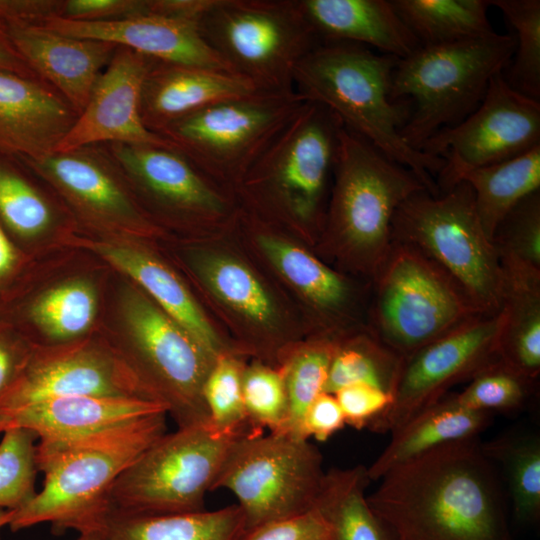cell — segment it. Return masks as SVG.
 <instances>
[{
  "instance_id": "cell-13",
  "label": "cell",
  "mask_w": 540,
  "mask_h": 540,
  "mask_svg": "<svg viewBox=\"0 0 540 540\" xmlns=\"http://www.w3.org/2000/svg\"><path fill=\"white\" fill-rule=\"evenodd\" d=\"M122 310L133 352L123 363L143 396L178 428L209 424L202 390L217 357L141 292L126 291Z\"/></svg>"
},
{
  "instance_id": "cell-52",
  "label": "cell",
  "mask_w": 540,
  "mask_h": 540,
  "mask_svg": "<svg viewBox=\"0 0 540 540\" xmlns=\"http://www.w3.org/2000/svg\"><path fill=\"white\" fill-rule=\"evenodd\" d=\"M214 0H147L148 14L199 23Z\"/></svg>"
},
{
  "instance_id": "cell-7",
  "label": "cell",
  "mask_w": 540,
  "mask_h": 540,
  "mask_svg": "<svg viewBox=\"0 0 540 540\" xmlns=\"http://www.w3.org/2000/svg\"><path fill=\"white\" fill-rule=\"evenodd\" d=\"M370 283L367 329L401 358L485 314L445 270L405 243L392 242Z\"/></svg>"
},
{
  "instance_id": "cell-20",
  "label": "cell",
  "mask_w": 540,
  "mask_h": 540,
  "mask_svg": "<svg viewBox=\"0 0 540 540\" xmlns=\"http://www.w3.org/2000/svg\"><path fill=\"white\" fill-rule=\"evenodd\" d=\"M210 295L246 324L248 348L261 360L276 362L292 344L279 327L278 304L259 275L237 255L219 248L196 251L190 259Z\"/></svg>"
},
{
  "instance_id": "cell-27",
  "label": "cell",
  "mask_w": 540,
  "mask_h": 540,
  "mask_svg": "<svg viewBox=\"0 0 540 540\" xmlns=\"http://www.w3.org/2000/svg\"><path fill=\"white\" fill-rule=\"evenodd\" d=\"M298 3L320 42L371 46L398 59L421 46L391 0H298Z\"/></svg>"
},
{
  "instance_id": "cell-3",
  "label": "cell",
  "mask_w": 540,
  "mask_h": 540,
  "mask_svg": "<svg viewBox=\"0 0 540 540\" xmlns=\"http://www.w3.org/2000/svg\"><path fill=\"white\" fill-rule=\"evenodd\" d=\"M421 190L409 169L343 126L320 231L323 252L371 281L392 245L397 209Z\"/></svg>"
},
{
  "instance_id": "cell-53",
  "label": "cell",
  "mask_w": 540,
  "mask_h": 540,
  "mask_svg": "<svg viewBox=\"0 0 540 540\" xmlns=\"http://www.w3.org/2000/svg\"><path fill=\"white\" fill-rule=\"evenodd\" d=\"M22 260L20 250L0 222V291L14 280Z\"/></svg>"
},
{
  "instance_id": "cell-37",
  "label": "cell",
  "mask_w": 540,
  "mask_h": 540,
  "mask_svg": "<svg viewBox=\"0 0 540 540\" xmlns=\"http://www.w3.org/2000/svg\"><path fill=\"white\" fill-rule=\"evenodd\" d=\"M338 339L320 334L306 343L292 345L279 357L287 400L288 417L283 433L300 437L305 413L323 392Z\"/></svg>"
},
{
  "instance_id": "cell-17",
  "label": "cell",
  "mask_w": 540,
  "mask_h": 540,
  "mask_svg": "<svg viewBox=\"0 0 540 540\" xmlns=\"http://www.w3.org/2000/svg\"><path fill=\"white\" fill-rule=\"evenodd\" d=\"M18 159L53 185L89 222L132 230L151 227L105 144Z\"/></svg>"
},
{
  "instance_id": "cell-35",
  "label": "cell",
  "mask_w": 540,
  "mask_h": 540,
  "mask_svg": "<svg viewBox=\"0 0 540 540\" xmlns=\"http://www.w3.org/2000/svg\"><path fill=\"white\" fill-rule=\"evenodd\" d=\"M484 454L504 472L513 515L524 524L540 519V436L514 431L481 443Z\"/></svg>"
},
{
  "instance_id": "cell-12",
  "label": "cell",
  "mask_w": 540,
  "mask_h": 540,
  "mask_svg": "<svg viewBox=\"0 0 540 540\" xmlns=\"http://www.w3.org/2000/svg\"><path fill=\"white\" fill-rule=\"evenodd\" d=\"M306 102L294 89L258 91L185 115L156 134L231 188Z\"/></svg>"
},
{
  "instance_id": "cell-38",
  "label": "cell",
  "mask_w": 540,
  "mask_h": 540,
  "mask_svg": "<svg viewBox=\"0 0 540 540\" xmlns=\"http://www.w3.org/2000/svg\"><path fill=\"white\" fill-rule=\"evenodd\" d=\"M402 359L378 341L368 329L337 341L325 392L334 394L352 384H367L388 392L393 390Z\"/></svg>"
},
{
  "instance_id": "cell-19",
  "label": "cell",
  "mask_w": 540,
  "mask_h": 540,
  "mask_svg": "<svg viewBox=\"0 0 540 540\" xmlns=\"http://www.w3.org/2000/svg\"><path fill=\"white\" fill-rule=\"evenodd\" d=\"M153 61L118 46L83 111L55 151L110 143L172 146L150 131L140 114L142 86Z\"/></svg>"
},
{
  "instance_id": "cell-54",
  "label": "cell",
  "mask_w": 540,
  "mask_h": 540,
  "mask_svg": "<svg viewBox=\"0 0 540 540\" xmlns=\"http://www.w3.org/2000/svg\"><path fill=\"white\" fill-rule=\"evenodd\" d=\"M0 70L39 79L29 68L23 57L14 46L7 28L0 21ZM41 80V79H40Z\"/></svg>"
},
{
  "instance_id": "cell-25",
  "label": "cell",
  "mask_w": 540,
  "mask_h": 540,
  "mask_svg": "<svg viewBox=\"0 0 540 540\" xmlns=\"http://www.w3.org/2000/svg\"><path fill=\"white\" fill-rule=\"evenodd\" d=\"M258 91L235 73L153 61L143 82L140 114L157 133L169 123L210 105Z\"/></svg>"
},
{
  "instance_id": "cell-6",
  "label": "cell",
  "mask_w": 540,
  "mask_h": 540,
  "mask_svg": "<svg viewBox=\"0 0 540 540\" xmlns=\"http://www.w3.org/2000/svg\"><path fill=\"white\" fill-rule=\"evenodd\" d=\"M515 37L493 34L460 42L420 46L398 59L390 97L411 99L414 109L400 131L419 150L432 135L464 120L481 103L491 79L508 67Z\"/></svg>"
},
{
  "instance_id": "cell-21",
  "label": "cell",
  "mask_w": 540,
  "mask_h": 540,
  "mask_svg": "<svg viewBox=\"0 0 540 540\" xmlns=\"http://www.w3.org/2000/svg\"><path fill=\"white\" fill-rule=\"evenodd\" d=\"M250 216L259 229L255 239L263 254L310 306L321 334L339 339L366 329L355 325L360 295L346 276L286 237L264 230L260 219Z\"/></svg>"
},
{
  "instance_id": "cell-26",
  "label": "cell",
  "mask_w": 540,
  "mask_h": 540,
  "mask_svg": "<svg viewBox=\"0 0 540 540\" xmlns=\"http://www.w3.org/2000/svg\"><path fill=\"white\" fill-rule=\"evenodd\" d=\"M1 412L8 427L28 429L48 442L70 441L166 413L161 404L141 397L92 395L55 398Z\"/></svg>"
},
{
  "instance_id": "cell-47",
  "label": "cell",
  "mask_w": 540,
  "mask_h": 540,
  "mask_svg": "<svg viewBox=\"0 0 540 540\" xmlns=\"http://www.w3.org/2000/svg\"><path fill=\"white\" fill-rule=\"evenodd\" d=\"M342 410L345 424L357 430L368 425L392 403V395L367 384H352L333 394Z\"/></svg>"
},
{
  "instance_id": "cell-57",
  "label": "cell",
  "mask_w": 540,
  "mask_h": 540,
  "mask_svg": "<svg viewBox=\"0 0 540 540\" xmlns=\"http://www.w3.org/2000/svg\"><path fill=\"white\" fill-rule=\"evenodd\" d=\"M8 427V418L7 416L0 411V433H3Z\"/></svg>"
},
{
  "instance_id": "cell-24",
  "label": "cell",
  "mask_w": 540,
  "mask_h": 540,
  "mask_svg": "<svg viewBox=\"0 0 540 540\" xmlns=\"http://www.w3.org/2000/svg\"><path fill=\"white\" fill-rule=\"evenodd\" d=\"M5 26L33 73L63 96L79 115L118 46L68 36L44 26Z\"/></svg>"
},
{
  "instance_id": "cell-1",
  "label": "cell",
  "mask_w": 540,
  "mask_h": 540,
  "mask_svg": "<svg viewBox=\"0 0 540 540\" xmlns=\"http://www.w3.org/2000/svg\"><path fill=\"white\" fill-rule=\"evenodd\" d=\"M367 502L389 540H513L496 465L478 438L385 473Z\"/></svg>"
},
{
  "instance_id": "cell-9",
  "label": "cell",
  "mask_w": 540,
  "mask_h": 540,
  "mask_svg": "<svg viewBox=\"0 0 540 540\" xmlns=\"http://www.w3.org/2000/svg\"><path fill=\"white\" fill-rule=\"evenodd\" d=\"M198 25L229 69L263 91L294 89L297 63L320 43L298 0H214Z\"/></svg>"
},
{
  "instance_id": "cell-32",
  "label": "cell",
  "mask_w": 540,
  "mask_h": 540,
  "mask_svg": "<svg viewBox=\"0 0 540 540\" xmlns=\"http://www.w3.org/2000/svg\"><path fill=\"white\" fill-rule=\"evenodd\" d=\"M506 281L501 308L498 358L537 380L540 373V273L503 269Z\"/></svg>"
},
{
  "instance_id": "cell-41",
  "label": "cell",
  "mask_w": 540,
  "mask_h": 540,
  "mask_svg": "<svg viewBox=\"0 0 540 540\" xmlns=\"http://www.w3.org/2000/svg\"><path fill=\"white\" fill-rule=\"evenodd\" d=\"M245 366L236 353H223L215 359L205 379L202 395L209 424L217 431L232 434L258 432L250 427L243 402Z\"/></svg>"
},
{
  "instance_id": "cell-43",
  "label": "cell",
  "mask_w": 540,
  "mask_h": 540,
  "mask_svg": "<svg viewBox=\"0 0 540 540\" xmlns=\"http://www.w3.org/2000/svg\"><path fill=\"white\" fill-rule=\"evenodd\" d=\"M492 243L503 269L540 272V191L523 199L503 218Z\"/></svg>"
},
{
  "instance_id": "cell-48",
  "label": "cell",
  "mask_w": 540,
  "mask_h": 540,
  "mask_svg": "<svg viewBox=\"0 0 540 540\" xmlns=\"http://www.w3.org/2000/svg\"><path fill=\"white\" fill-rule=\"evenodd\" d=\"M148 14L147 0H63L61 18L78 22H111Z\"/></svg>"
},
{
  "instance_id": "cell-10",
  "label": "cell",
  "mask_w": 540,
  "mask_h": 540,
  "mask_svg": "<svg viewBox=\"0 0 540 540\" xmlns=\"http://www.w3.org/2000/svg\"><path fill=\"white\" fill-rule=\"evenodd\" d=\"M243 434L210 424L164 433L115 480L103 509L134 515L204 510L230 445Z\"/></svg>"
},
{
  "instance_id": "cell-5",
  "label": "cell",
  "mask_w": 540,
  "mask_h": 540,
  "mask_svg": "<svg viewBox=\"0 0 540 540\" xmlns=\"http://www.w3.org/2000/svg\"><path fill=\"white\" fill-rule=\"evenodd\" d=\"M343 126L331 110L306 101L234 187L249 213L320 233Z\"/></svg>"
},
{
  "instance_id": "cell-34",
  "label": "cell",
  "mask_w": 540,
  "mask_h": 540,
  "mask_svg": "<svg viewBox=\"0 0 540 540\" xmlns=\"http://www.w3.org/2000/svg\"><path fill=\"white\" fill-rule=\"evenodd\" d=\"M421 46L476 39L493 34L490 0H391Z\"/></svg>"
},
{
  "instance_id": "cell-33",
  "label": "cell",
  "mask_w": 540,
  "mask_h": 540,
  "mask_svg": "<svg viewBox=\"0 0 540 540\" xmlns=\"http://www.w3.org/2000/svg\"><path fill=\"white\" fill-rule=\"evenodd\" d=\"M370 482L363 465L325 471L313 508L326 521L330 540H389L367 502Z\"/></svg>"
},
{
  "instance_id": "cell-31",
  "label": "cell",
  "mask_w": 540,
  "mask_h": 540,
  "mask_svg": "<svg viewBox=\"0 0 540 540\" xmlns=\"http://www.w3.org/2000/svg\"><path fill=\"white\" fill-rule=\"evenodd\" d=\"M460 181L471 187L477 215L492 241L503 218L523 199L540 191V145L496 164L454 171L436 183L443 192Z\"/></svg>"
},
{
  "instance_id": "cell-8",
  "label": "cell",
  "mask_w": 540,
  "mask_h": 540,
  "mask_svg": "<svg viewBox=\"0 0 540 540\" xmlns=\"http://www.w3.org/2000/svg\"><path fill=\"white\" fill-rule=\"evenodd\" d=\"M392 240L417 248L438 264L483 313L501 310L505 275L465 181L437 195L421 190L407 198L395 213Z\"/></svg>"
},
{
  "instance_id": "cell-4",
  "label": "cell",
  "mask_w": 540,
  "mask_h": 540,
  "mask_svg": "<svg viewBox=\"0 0 540 540\" xmlns=\"http://www.w3.org/2000/svg\"><path fill=\"white\" fill-rule=\"evenodd\" d=\"M166 416L149 415L70 441L39 440L36 465L44 473L43 486L14 510L10 529L47 522L56 533L82 530L102 511L120 474L165 433Z\"/></svg>"
},
{
  "instance_id": "cell-14",
  "label": "cell",
  "mask_w": 540,
  "mask_h": 540,
  "mask_svg": "<svg viewBox=\"0 0 540 540\" xmlns=\"http://www.w3.org/2000/svg\"><path fill=\"white\" fill-rule=\"evenodd\" d=\"M501 310L481 314L402 359L393 399L368 429L390 435L498 358Z\"/></svg>"
},
{
  "instance_id": "cell-36",
  "label": "cell",
  "mask_w": 540,
  "mask_h": 540,
  "mask_svg": "<svg viewBox=\"0 0 540 540\" xmlns=\"http://www.w3.org/2000/svg\"><path fill=\"white\" fill-rule=\"evenodd\" d=\"M18 158L0 152V222L12 237L37 239L56 222V212L46 195L28 176Z\"/></svg>"
},
{
  "instance_id": "cell-28",
  "label": "cell",
  "mask_w": 540,
  "mask_h": 540,
  "mask_svg": "<svg viewBox=\"0 0 540 540\" xmlns=\"http://www.w3.org/2000/svg\"><path fill=\"white\" fill-rule=\"evenodd\" d=\"M86 246L133 279L146 296L182 326L206 351L233 352L212 326L182 280L151 254L120 243L89 241Z\"/></svg>"
},
{
  "instance_id": "cell-16",
  "label": "cell",
  "mask_w": 540,
  "mask_h": 540,
  "mask_svg": "<svg viewBox=\"0 0 540 540\" xmlns=\"http://www.w3.org/2000/svg\"><path fill=\"white\" fill-rule=\"evenodd\" d=\"M131 187L176 222L219 226L233 222L240 210L235 192L219 183L170 145L105 144Z\"/></svg>"
},
{
  "instance_id": "cell-56",
  "label": "cell",
  "mask_w": 540,
  "mask_h": 540,
  "mask_svg": "<svg viewBox=\"0 0 540 540\" xmlns=\"http://www.w3.org/2000/svg\"><path fill=\"white\" fill-rule=\"evenodd\" d=\"M79 534L80 536L77 540H98L96 535L91 531L82 532Z\"/></svg>"
},
{
  "instance_id": "cell-11",
  "label": "cell",
  "mask_w": 540,
  "mask_h": 540,
  "mask_svg": "<svg viewBox=\"0 0 540 540\" xmlns=\"http://www.w3.org/2000/svg\"><path fill=\"white\" fill-rule=\"evenodd\" d=\"M324 475L322 455L309 440L249 432L230 445L213 490L236 497L247 531L313 509Z\"/></svg>"
},
{
  "instance_id": "cell-40",
  "label": "cell",
  "mask_w": 540,
  "mask_h": 540,
  "mask_svg": "<svg viewBox=\"0 0 540 540\" xmlns=\"http://www.w3.org/2000/svg\"><path fill=\"white\" fill-rule=\"evenodd\" d=\"M513 27L515 51L507 82L517 91L540 100V1L490 0Z\"/></svg>"
},
{
  "instance_id": "cell-29",
  "label": "cell",
  "mask_w": 540,
  "mask_h": 540,
  "mask_svg": "<svg viewBox=\"0 0 540 540\" xmlns=\"http://www.w3.org/2000/svg\"><path fill=\"white\" fill-rule=\"evenodd\" d=\"M491 415L466 408L452 396L443 397L391 434V440L367 467L370 481L390 469L441 446L478 438L491 423Z\"/></svg>"
},
{
  "instance_id": "cell-46",
  "label": "cell",
  "mask_w": 540,
  "mask_h": 540,
  "mask_svg": "<svg viewBox=\"0 0 540 540\" xmlns=\"http://www.w3.org/2000/svg\"><path fill=\"white\" fill-rule=\"evenodd\" d=\"M236 540H330L329 527L315 509L243 531Z\"/></svg>"
},
{
  "instance_id": "cell-30",
  "label": "cell",
  "mask_w": 540,
  "mask_h": 540,
  "mask_svg": "<svg viewBox=\"0 0 540 540\" xmlns=\"http://www.w3.org/2000/svg\"><path fill=\"white\" fill-rule=\"evenodd\" d=\"M98 540H236L244 531L237 504L215 511L134 515L104 509L79 533Z\"/></svg>"
},
{
  "instance_id": "cell-18",
  "label": "cell",
  "mask_w": 540,
  "mask_h": 540,
  "mask_svg": "<svg viewBox=\"0 0 540 540\" xmlns=\"http://www.w3.org/2000/svg\"><path fill=\"white\" fill-rule=\"evenodd\" d=\"M86 395L145 398L116 353L103 347L77 344L33 350L22 374L0 400V411Z\"/></svg>"
},
{
  "instance_id": "cell-2",
  "label": "cell",
  "mask_w": 540,
  "mask_h": 540,
  "mask_svg": "<svg viewBox=\"0 0 540 540\" xmlns=\"http://www.w3.org/2000/svg\"><path fill=\"white\" fill-rule=\"evenodd\" d=\"M397 60L359 44L320 42L297 63L293 88L306 101L331 110L346 128L409 169L437 195L436 179L445 160L413 149L400 134L411 109L406 101L390 97Z\"/></svg>"
},
{
  "instance_id": "cell-51",
  "label": "cell",
  "mask_w": 540,
  "mask_h": 540,
  "mask_svg": "<svg viewBox=\"0 0 540 540\" xmlns=\"http://www.w3.org/2000/svg\"><path fill=\"white\" fill-rule=\"evenodd\" d=\"M10 333L0 327V400L18 380L33 351Z\"/></svg>"
},
{
  "instance_id": "cell-42",
  "label": "cell",
  "mask_w": 540,
  "mask_h": 540,
  "mask_svg": "<svg viewBox=\"0 0 540 540\" xmlns=\"http://www.w3.org/2000/svg\"><path fill=\"white\" fill-rule=\"evenodd\" d=\"M530 379L497 359L479 373L460 393L451 395L460 405L485 413L522 409L535 390Z\"/></svg>"
},
{
  "instance_id": "cell-45",
  "label": "cell",
  "mask_w": 540,
  "mask_h": 540,
  "mask_svg": "<svg viewBox=\"0 0 540 540\" xmlns=\"http://www.w3.org/2000/svg\"><path fill=\"white\" fill-rule=\"evenodd\" d=\"M36 434L8 427L0 441V509L16 510L35 494Z\"/></svg>"
},
{
  "instance_id": "cell-22",
  "label": "cell",
  "mask_w": 540,
  "mask_h": 540,
  "mask_svg": "<svg viewBox=\"0 0 540 540\" xmlns=\"http://www.w3.org/2000/svg\"><path fill=\"white\" fill-rule=\"evenodd\" d=\"M43 26L68 36L127 47L159 62L232 72L206 42L198 23L192 21L154 14L111 22H78L52 17Z\"/></svg>"
},
{
  "instance_id": "cell-49",
  "label": "cell",
  "mask_w": 540,
  "mask_h": 540,
  "mask_svg": "<svg viewBox=\"0 0 540 540\" xmlns=\"http://www.w3.org/2000/svg\"><path fill=\"white\" fill-rule=\"evenodd\" d=\"M342 410L333 394L321 393L307 409L300 437L326 441L345 426Z\"/></svg>"
},
{
  "instance_id": "cell-39",
  "label": "cell",
  "mask_w": 540,
  "mask_h": 540,
  "mask_svg": "<svg viewBox=\"0 0 540 540\" xmlns=\"http://www.w3.org/2000/svg\"><path fill=\"white\" fill-rule=\"evenodd\" d=\"M97 295L86 281L74 280L55 286L36 297L25 309L29 321L54 341L73 340L92 325Z\"/></svg>"
},
{
  "instance_id": "cell-23",
  "label": "cell",
  "mask_w": 540,
  "mask_h": 540,
  "mask_svg": "<svg viewBox=\"0 0 540 540\" xmlns=\"http://www.w3.org/2000/svg\"><path fill=\"white\" fill-rule=\"evenodd\" d=\"M77 117L46 82L0 70V152L28 159L53 153Z\"/></svg>"
},
{
  "instance_id": "cell-44",
  "label": "cell",
  "mask_w": 540,
  "mask_h": 540,
  "mask_svg": "<svg viewBox=\"0 0 540 540\" xmlns=\"http://www.w3.org/2000/svg\"><path fill=\"white\" fill-rule=\"evenodd\" d=\"M242 393L248 423L254 431L267 428L283 433L288 417V400L281 370L263 361L245 366Z\"/></svg>"
},
{
  "instance_id": "cell-15",
  "label": "cell",
  "mask_w": 540,
  "mask_h": 540,
  "mask_svg": "<svg viewBox=\"0 0 540 540\" xmlns=\"http://www.w3.org/2000/svg\"><path fill=\"white\" fill-rule=\"evenodd\" d=\"M540 145V101L495 75L479 106L455 126L439 130L420 151L445 160L443 178L460 169L496 164ZM437 184V183H436Z\"/></svg>"
},
{
  "instance_id": "cell-55",
  "label": "cell",
  "mask_w": 540,
  "mask_h": 540,
  "mask_svg": "<svg viewBox=\"0 0 540 540\" xmlns=\"http://www.w3.org/2000/svg\"><path fill=\"white\" fill-rule=\"evenodd\" d=\"M14 510L0 509V528L8 526L12 517Z\"/></svg>"
},
{
  "instance_id": "cell-50",
  "label": "cell",
  "mask_w": 540,
  "mask_h": 540,
  "mask_svg": "<svg viewBox=\"0 0 540 540\" xmlns=\"http://www.w3.org/2000/svg\"><path fill=\"white\" fill-rule=\"evenodd\" d=\"M63 0H0V21L5 25L43 26L60 17Z\"/></svg>"
}]
</instances>
